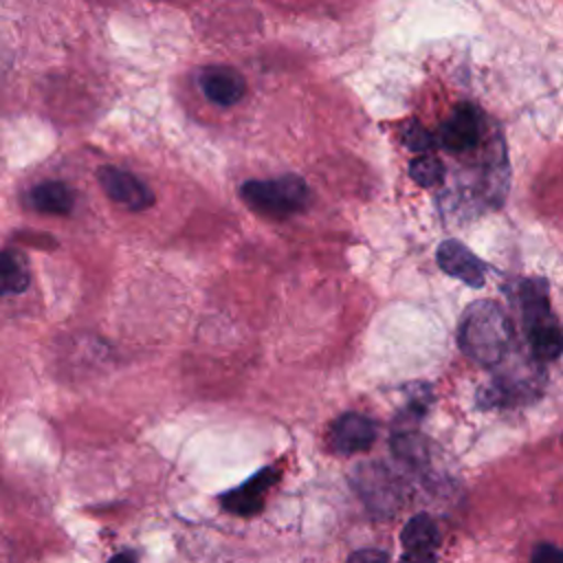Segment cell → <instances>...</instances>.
<instances>
[{
    "label": "cell",
    "mask_w": 563,
    "mask_h": 563,
    "mask_svg": "<svg viewBox=\"0 0 563 563\" xmlns=\"http://www.w3.org/2000/svg\"><path fill=\"white\" fill-rule=\"evenodd\" d=\"M97 180L110 200L130 211H143L154 205V191L141 178L121 167H99Z\"/></svg>",
    "instance_id": "obj_7"
},
{
    "label": "cell",
    "mask_w": 563,
    "mask_h": 563,
    "mask_svg": "<svg viewBox=\"0 0 563 563\" xmlns=\"http://www.w3.org/2000/svg\"><path fill=\"white\" fill-rule=\"evenodd\" d=\"M561 440H563V438H561Z\"/></svg>",
    "instance_id": "obj_20"
},
{
    "label": "cell",
    "mask_w": 563,
    "mask_h": 563,
    "mask_svg": "<svg viewBox=\"0 0 563 563\" xmlns=\"http://www.w3.org/2000/svg\"><path fill=\"white\" fill-rule=\"evenodd\" d=\"M356 488L372 508L387 510V506L398 499L396 479L378 464H363V468H358Z\"/></svg>",
    "instance_id": "obj_11"
},
{
    "label": "cell",
    "mask_w": 563,
    "mask_h": 563,
    "mask_svg": "<svg viewBox=\"0 0 563 563\" xmlns=\"http://www.w3.org/2000/svg\"><path fill=\"white\" fill-rule=\"evenodd\" d=\"M517 301L530 354L541 363L556 361L563 354V328L552 310L548 282L543 277L521 279Z\"/></svg>",
    "instance_id": "obj_2"
},
{
    "label": "cell",
    "mask_w": 563,
    "mask_h": 563,
    "mask_svg": "<svg viewBox=\"0 0 563 563\" xmlns=\"http://www.w3.org/2000/svg\"><path fill=\"white\" fill-rule=\"evenodd\" d=\"M345 563H387L383 550H358Z\"/></svg>",
    "instance_id": "obj_17"
},
{
    "label": "cell",
    "mask_w": 563,
    "mask_h": 563,
    "mask_svg": "<svg viewBox=\"0 0 563 563\" xmlns=\"http://www.w3.org/2000/svg\"><path fill=\"white\" fill-rule=\"evenodd\" d=\"M512 323L497 301L477 299L462 312L457 343L473 363L495 369L512 352Z\"/></svg>",
    "instance_id": "obj_1"
},
{
    "label": "cell",
    "mask_w": 563,
    "mask_h": 563,
    "mask_svg": "<svg viewBox=\"0 0 563 563\" xmlns=\"http://www.w3.org/2000/svg\"><path fill=\"white\" fill-rule=\"evenodd\" d=\"M484 130V114L473 103H457L440 123L438 143L451 154L471 152L479 145Z\"/></svg>",
    "instance_id": "obj_5"
},
{
    "label": "cell",
    "mask_w": 563,
    "mask_h": 563,
    "mask_svg": "<svg viewBox=\"0 0 563 563\" xmlns=\"http://www.w3.org/2000/svg\"><path fill=\"white\" fill-rule=\"evenodd\" d=\"M400 541L405 552H435L440 545V532L429 515H413L405 523Z\"/></svg>",
    "instance_id": "obj_13"
},
{
    "label": "cell",
    "mask_w": 563,
    "mask_h": 563,
    "mask_svg": "<svg viewBox=\"0 0 563 563\" xmlns=\"http://www.w3.org/2000/svg\"><path fill=\"white\" fill-rule=\"evenodd\" d=\"M26 202L31 209L48 216H68L75 205V196L70 187L62 180H44L31 187L26 194Z\"/></svg>",
    "instance_id": "obj_12"
},
{
    "label": "cell",
    "mask_w": 563,
    "mask_h": 563,
    "mask_svg": "<svg viewBox=\"0 0 563 563\" xmlns=\"http://www.w3.org/2000/svg\"><path fill=\"white\" fill-rule=\"evenodd\" d=\"M240 191L251 209L268 218H288L301 211L310 200L308 185L295 174L268 180H246Z\"/></svg>",
    "instance_id": "obj_4"
},
{
    "label": "cell",
    "mask_w": 563,
    "mask_h": 563,
    "mask_svg": "<svg viewBox=\"0 0 563 563\" xmlns=\"http://www.w3.org/2000/svg\"><path fill=\"white\" fill-rule=\"evenodd\" d=\"M376 440V424L361 413H343L334 420L330 442L339 453L365 451Z\"/></svg>",
    "instance_id": "obj_10"
},
{
    "label": "cell",
    "mask_w": 563,
    "mask_h": 563,
    "mask_svg": "<svg viewBox=\"0 0 563 563\" xmlns=\"http://www.w3.org/2000/svg\"><path fill=\"white\" fill-rule=\"evenodd\" d=\"M198 86L211 103L222 106V108L235 106L246 92V81H244L242 73H238L235 68H231L227 64L205 66L198 75Z\"/></svg>",
    "instance_id": "obj_9"
},
{
    "label": "cell",
    "mask_w": 563,
    "mask_h": 563,
    "mask_svg": "<svg viewBox=\"0 0 563 563\" xmlns=\"http://www.w3.org/2000/svg\"><path fill=\"white\" fill-rule=\"evenodd\" d=\"M543 363L537 361L530 350L528 354L512 350L497 367L495 378L479 394L482 407H517L539 398L545 372Z\"/></svg>",
    "instance_id": "obj_3"
},
{
    "label": "cell",
    "mask_w": 563,
    "mask_h": 563,
    "mask_svg": "<svg viewBox=\"0 0 563 563\" xmlns=\"http://www.w3.org/2000/svg\"><path fill=\"white\" fill-rule=\"evenodd\" d=\"M438 266L466 286L482 288L486 284V264L457 240H444L438 246Z\"/></svg>",
    "instance_id": "obj_8"
},
{
    "label": "cell",
    "mask_w": 563,
    "mask_h": 563,
    "mask_svg": "<svg viewBox=\"0 0 563 563\" xmlns=\"http://www.w3.org/2000/svg\"><path fill=\"white\" fill-rule=\"evenodd\" d=\"M282 471L277 466H264L238 488L220 495V504L224 510L238 517H253L264 508L268 490L277 484Z\"/></svg>",
    "instance_id": "obj_6"
},
{
    "label": "cell",
    "mask_w": 563,
    "mask_h": 563,
    "mask_svg": "<svg viewBox=\"0 0 563 563\" xmlns=\"http://www.w3.org/2000/svg\"><path fill=\"white\" fill-rule=\"evenodd\" d=\"M108 563H139V554L134 550H121Z\"/></svg>",
    "instance_id": "obj_19"
},
{
    "label": "cell",
    "mask_w": 563,
    "mask_h": 563,
    "mask_svg": "<svg viewBox=\"0 0 563 563\" xmlns=\"http://www.w3.org/2000/svg\"><path fill=\"white\" fill-rule=\"evenodd\" d=\"M398 563H438L435 552H402Z\"/></svg>",
    "instance_id": "obj_18"
},
{
    "label": "cell",
    "mask_w": 563,
    "mask_h": 563,
    "mask_svg": "<svg viewBox=\"0 0 563 563\" xmlns=\"http://www.w3.org/2000/svg\"><path fill=\"white\" fill-rule=\"evenodd\" d=\"M29 264L22 257V253L7 249L2 255V292L4 295H18L24 292L29 286Z\"/></svg>",
    "instance_id": "obj_14"
},
{
    "label": "cell",
    "mask_w": 563,
    "mask_h": 563,
    "mask_svg": "<svg viewBox=\"0 0 563 563\" xmlns=\"http://www.w3.org/2000/svg\"><path fill=\"white\" fill-rule=\"evenodd\" d=\"M530 563H563V548L552 543H537Z\"/></svg>",
    "instance_id": "obj_16"
},
{
    "label": "cell",
    "mask_w": 563,
    "mask_h": 563,
    "mask_svg": "<svg viewBox=\"0 0 563 563\" xmlns=\"http://www.w3.org/2000/svg\"><path fill=\"white\" fill-rule=\"evenodd\" d=\"M409 172H411V176H413L422 187H431V185L440 183V178H442V163H440L435 156L424 154V156H420V158H416V161L411 163Z\"/></svg>",
    "instance_id": "obj_15"
}]
</instances>
